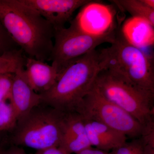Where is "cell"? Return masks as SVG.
Listing matches in <instances>:
<instances>
[{"label":"cell","instance_id":"obj_18","mask_svg":"<svg viewBox=\"0 0 154 154\" xmlns=\"http://www.w3.org/2000/svg\"><path fill=\"white\" fill-rule=\"evenodd\" d=\"M17 46L0 21V55L18 49Z\"/></svg>","mask_w":154,"mask_h":154},{"label":"cell","instance_id":"obj_24","mask_svg":"<svg viewBox=\"0 0 154 154\" xmlns=\"http://www.w3.org/2000/svg\"><path fill=\"white\" fill-rule=\"evenodd\" d=\"M1 138L0 137V151H1V150L3 148V144L2 142V140H1Z\"/></svg>","mask_w":154,"mask_h":154},{"label":"cell","instance_id":"obj_20","mask_svg":"<svg viewBox=\"0 0 154 154\" xmlns=\"http://www.w3.org/2000/svg\"><path fill=\"white\" fill-rule=\"evenodd\" d=\"M3 147L0 151V154H28L25 150L19 146L11 144L10 146Z\"/></svg>","mask_w":154,"mask_h":154},{"label":"cell","instance_id":"obj_2","mask_svg":"<svg viewBox=\"0 0 154 154\" xmlns=\"http://www.w3.org/2000/svg\"><path fill=\"white\" fill-rule=\"evenodd\" d=\"M101 71L96 49L74 60L58 74L51 88L39 94L42 104L64 113L75 112Z\"/></svg>","mask_w":154,"mask_h":154},{"label":"cell","instance_id":"obj_19","mask_svg":"<svg viewBox=\"0 0 154 154\" xmlns=\"http://www.w3.org/2000/svg\"><path fill=\"white\" fill-rule=\"evenodd\" d=\"M132 154H154V140L142 137L138 138L137 144Z\"/></svg>","mask_w":154,"mask_h":154},{"label":"cell","instance_id":"obj_1","mask_svg":"<svg viewBox=\"0 0 154 154\" xmlns=\"http://www.w3.org/2000/svg\"><path fill=\"white\" fill-rule=\"evenodd\" d=\"M0 21L27 57L50 61L55 30L38 11L20 0H0Z\"/></svg>","mask_w":154,"mask_h":154},{"label":"cell","instance_id":"obj_21","mask_svg":"<svg viewBox=\"0 0 154 154\" xmlns=\"http://www.w3.org/2000/svg\"><path fill=\"white\" fill-rule=\"evenodd\" d=\"M35 154H70L59 147L49 148L37 151Z\"/></svg>","mask_w":154,"mask_h":154},{"label":"cell","instance_id":"obj_7","mask_svg":"<svg viewBox=\"0 0 154 154\" xmlns=\"http://www.w3.org/2000/svg\"><path fill=\"white\" fill-rule=\"evenodd\" d=\"M117 30L108 35L96 36L78 30L72 24L68 28L56 30L50 61L57 70L58 75L72 61L96 49L104 43L111 44Z\"/></svg>","mask_w":154,"mask_h":154},{"label":"cell","instance_id":"obj_11","mask_svg":"<svg viewBox=\"0 0 154 154\" xmlns=\"http://www.w3.org/2000/svg\"><path fill=\"white\" fill-rule=\"evenodd\" d=\"M82 117L92 147L110 152L126 142L128 137L125 135L98 122Z\"/></svg>","mask_w":154,"mask_h":154},{"label":"cell","instance_id":"obj_13","mask_svg":"<svg viewBox=\"0 0 154 154\" xmlns=\"http://www.w3.org/2000/svg\"><path fill=\"white\" fill-rule=\"evenodd\" d=\"M120 32L128 43L139 49L153 45L154 26L146 19L131 17L123 23Z\"/></svg>","mask_w":154,"mask_h":154},{"label":"cell","instance_id":"obj_4","mask_svg":"<svg viewBox=\"0 0 154 154\" xmlns=\"http://www.w3.org/2000/svg\"><path fill=\"white\" fill-rule=\"evenodd\" d=\"M64 114L41 103L17 120L9 131L10 142L37 151L59 146L64 132Z\"/></svg>","mask_w":154,"mask_h":154},{"label":"cell","instance_id":"obj_22","mask_svg":"<svg viewBox=\"0 0 154 154\" xmlns=\"http://www.w3.org/2000/svg\"><path fill=\"white\" fill-rule=\"evenodd\" d=\"M75 154H109V153L94 147H90Z\"/></svg>","mask_w":154,"mask_h":154},{"label":"cell","instance_id":"obj_14","mask_svg":"<svg viewBox=\"0 0 154 154\" xmlns=\"http://www.w3.org/2000/svg\"><path fill=\"white\" fill-rule=\"evenodd\" d=\"M111 2L128 12L132 17L146 19L154 26V9L147 7L140 0H115Z\"/></svg>","mask_w":154,"mask_h":154},{"label":"cell","instance_id":"obj_8","mask_svg":"<svg viewBox=\"0 0 154 154\" xmlns=\"http://www.w3.org/2000/svg\"><path fill=\"white\" fill-rule=\"evenodd\" d=\"M114 17L111 6L91 1L83 6L71 24L88 35L105 36L116 30Z\"/></svg>","mask_w":154,"mask_h":154},{"label":"cell","instance_id":"obj_17","mask_svg":"<svg viewBox=\"0 0 154 154\" xmlns=\"http://www.w3.org/2000/svg\"><path fill=\"white\" fill-rule=\"evenodd\" d=\"M15 74H0V103L11 100Z\"/></svg>","mask_w":154,"mask_h":154},{"label":"cell","instance_id":"obj_15","mask_svg":"<svg viewBox=\"0 0 154 154\" xmlns=\"http://www.w3.org/2000/svg\"><path fill=\"white\" fill-rule=\"evenodd\" d=\"M26 57L21 49L4 53L0 55V74H15L24 68Z\"/></svg>","mask_w":154,"mask_h":154},{"label":"cell","instance_id":"obj_23","mask_svg":"<svg viewBox=\"0 0 154 154\" xmlns=\"http://www.w3.org/2000/svg\"><path fill=\"white\" fill-rule=\"evenodd\" d=\"M140 1L147 7L154 10V0H140Z\"/></svg>","mask_w":154,"mask_h":154},{"label":"cell","instance_id":"obj_10","mask_svg":"<svg viewBox=\"0 0 154 154\" xmlns=\"http://www.w3.org/2000/svg\"><path fill=\"white\" fill-rule=\"evenodd\" d=\"M24 69H20L15 74L10 100L17 120L41 104V96L33 91L28 84Z\"/></svg>","mask_w":154,"mask_h":154},{"label":"cell","instance_id":"obj_6","mask_svg":"<svg viewBox=\"0 0 154 154\" xmlns=\"http://www.w3.org/2000/svg\"><path fill=\"white\" fill-rule=\"evenodd\" d=\"M76 112L134 139L140 137L145 127L121 107L110 102L93 87L80 103Z\"/></svg>","mask_w":154,"mask_h":154},{"label":"cell","instance_id":"obj_12","mask_svg":"<svg viewBox=\"0 0 154 154\" xmlns=\"http://www.w3.org/2000/svg\"><path fill=\"white\" fill-rule=\"evenodd\" d=\"M24 73L31 88L37 94L45 93L55 84L57 70L51 65L32 58L26 57Z\"/></svg>","mask_w":154,"mask_h":154},{"label":"cell","instance_id":"obj_5","mask_svg":"<svg viewBox=\"0 0 154 154\" xmlns=\"http://www.w3.org/2000/svg\"><path fill=\"white\" fill-rule=\"evenodd\" d=\"M93 87L143 126L154 121V91L135 87L107 70L100 72Z\"/></svg>","mask_w":154,"mask_h":154},{"label":"cell","instance_id":"obj_3","mask_svg":"<svg viewBox=\"0 0 154 154\" xmlns=\"http://www.w3.org/2000/svg\"><path fill=\"white\" fill-rule=\"evenodd\" d=\"M101 71L107 70L132 85L154 91L152 58L125 40L117 30L109 47L98 51Z\"/></svg>","mask_w":154,"mask_h":154},{"label":"cell","instance_id":"obj_16","mask_svg":"<svg viewBox=\"0 0 154 154\" xmlns=\"http://www.w3.org/2000/svg\"><path fill=\"white\" fill-rule=\"evenodd\" d=\"M17 118L11 103H0V132L11 131L15 126Z\"/></svg>","mask_w":154,"mask_h":154},{"label":"cell","instance_id":"obj_9","mask_svg":"<svg viewBox=\"0 0 154 154\" xmlns=\"http://www.w3.org/2000/svg\"><path fill=\"white\" fill-rule=\"evenodd\" d=\"M38 11L53 26L56 30L65 28L77 9L90 0H20Z\"/></svg>","mask_w":154,"mask_h":154}]
</instances>
